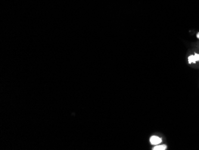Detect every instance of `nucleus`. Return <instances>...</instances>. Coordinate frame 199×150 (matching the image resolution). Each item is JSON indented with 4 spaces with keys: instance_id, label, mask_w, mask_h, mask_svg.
I'll use <instances>...</instances> for the list:
<instances>
[{
    "instance_id": "f257e3e1",
    "label": "nucleus",
    "mask_w": 199,
    "mask_h": 150,
    "mask_svg": "<svg viewBox=\"0 0 199 150\" xmlns=\"http://www.w3.org/2000/svg\"><path fill=\"white\" fill-rule=\"evenodd\" d=\"M162 139L160 138L158 136H152L150 138V142L152 145H158L160 144L162 142Z\"/></svg>"
},
{
    "instance_id": "f03ea898",
    "label": "nucleus",
    "mask_w": 199,
    "mask_h": 150,
    "mask_svg": "<svg viewBox=\"0 0 199 150\" xmlns=\"http://www.w3.org/2000/svg\"><path fill=\"white\" fill-rule=\"evenodd\" d=\"M188 63L190 64L194 63H195L197 61H199V54H197L196 53H195L194 55H191L188 57Z\"/></svg>"
},
{
    "instance_id": "20e7f679",
    "label": "nucleus",
    "mask_w": 199,
    "mask_h": 150,
    "mask_svg": "<svg viewBox=\"0 0 199 150\" xmlns=\"http://www.w3.org/2000/svg\"><path fill=\"white\" fill-rule=\"evenodd\" d=\"M197 38L199 39V32H198L197 34Z\"/></svg>"
},
{
    "instance_id": "7ed1b4c3",
    "label": "nucleus",
    "mask_w": 199,
    "mask_h": 150,
    "mask_svg": "<svg viewBox=\"0 0 199 150\" xmlns=\"http://www.w3.org/2000/svg\"><path fill=\"white\" fill-rule=\"evenodd\" d=\"M167 148V146L166 145H156L153 148V150H165Z\"/></svg>"
}]
</instances>
